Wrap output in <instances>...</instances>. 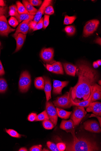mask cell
Returning a JSON list of instances; mask_svg holds the SVG:
<instances>
[{
    "label": "cell",
    "instance_id": "obj_13",
    "mask_svg": "<svg viewBox=\"0 0 101 151\" xmlns=\"http://www.w3.org/2000/svg\"><path fill=\"white\" fill-rule=\"evenodd\" d=\"M69 82L68 81H61L54 79L53 93L55 94H62V89L68 85Z\"/></svg>",
    "mask_w": 101,
    "mask_h": 151
},
{
    "label": "cell",
    "instance_id": "obj_22",
    "mask_svg": "<svg viewBox=\"0 0 101 151\" xmlns=\"http://www.w3.org/2000/svg\"><path fill=\"white\" fill-rule=\"evenodd\" d=\"M93 93L92 87L90 96L87 100L80 103H76L74 102L73 100H72L71 98V101L72 103V105H73V106H81L84 107H87L88 106L90 103L92 102Z\"/></svg>",
    "mask_w": 101,
    "mask_h": 151
},
{
    "label": "cell",
    "instance_id": "obj_45",
    "mask_svg": "<svg viewBox=\"0 0 101 151\" xmlns=\"http://www.w3.org/2000/svg\"><path fill=\"white\" fill-rule=\"evenodd\" d=\"M5 74V72L4 69L3 65L0 60V76L4 75Z\"/></svg>",
    "mask_w": 101,
    "mask_h": 151
},
{
    "label": "cell",
    "instance_id": "obj_51",
    "mask_svg": "<svg viewBox=\"0 0 101 151\" xmlns=\"http://www.w3.org/2000/svg\"><path fill=\"white\" fill-rule=\"evenodd\" d=\"M19 151H27V150L25 147H22L20 149Z\"/></svg>",
    "mask_w": 101,
    "mask_h": 151
},
{
    "label": "cell",
    "instance_id": "obj_28",
    "mask_svg": "<svg viewBox=\"0 0 101 151\" xmlns=\"http://www.w3.org/2000/svg\"><path fill=\"white\" fill-rule=\"evenodd\" d=\"M16 4L18 12L20 14L29 13L27 11L23 4L20 2L19 1L17 2Z\"/></svg>",
    "mask_w": 101,
    "mask_h": 151
},
{
    "label": "cell",
    "instance_id": "obj_48",
    "mask_svg": "<svg viewBox=\"0 0 101 151\" xmlns=\"http://www.w3.org/2000/svg\"><path fill=\"white\" fill-rule=\"evenodd\" d=\"M95 42L100 45L101 44V38L99 37L97 38L95 41Z\"/></svg>",
    "mask_w": 101,
    "mask_h": 151
},
{
    "label": "cell",
    "instance_id": "obj_37",
    "mask_svg": "<svg viewBox=\"0 0 101 151\" xmlns=\"http://www.w3.org/2000/svg\"><path fill=\"white\" fill-rule=\"evenodd\" d=\"M44 13L48 15L53 14L54 13V10L53 6L51 5L47 6L45 10Z\"/></svg>",
    "mask_w": 101,
    "mask_h": 151
},
{
    "label": "cell",
    "instance_id": "obj_52",
    "mask_svg": "<svg viewBox=\"0 0 101 151\" xmlns=\"http://www.w3.org/2000/svg\"><path fill=\"white\" fill-rule=\"evenodd\" d=\"M98 65L100 66L101 65V60H98L96 61Z\"/></svg>",
    "mask_w": 101,
    "mask_h": 151
},
{
    "label": "cell",
    "instance_id": "obj_30",
    "mask_svg": "<svg viewBox=\"0 0 101 151\" xmlns=\"http://www.w3.org/2000/svg\"><path fill=\"white\" fill-rule=\"evenodd\" d=\"M76 16L69 17L67 15L65 16L64 24L65 25H69L73 24L76 19Z\"/></svg>",
    "mask_w": 101,
    "mask_h": 151
},
{
    "label": "cell",
    "instance_id": "obj_40",
    "mask_svg": "<svg viewBox=\"0 0 101 151\" xmlns=\"http://www.w3.org/2000/svg\"><path fill=\"white\" fill-rule=\"evenodd\" d=\"M7 10L8 7H2L0 6V17L4 16L5 15H6Z\"/></svg>",
    "mask_w": 101,
    "mask_h": 151
},
{
    "label": "cell",
    "instance_id": "obj_15",
    "mask_svg": "<svg viewBox=\"0 0 101 151\" xmlns=\"http://www.w3.org/2000/svg\"><path fill=\"white\" fill-rule=\"evenodd\" d=\"M86 111L88 112H92L94 114L98 116H101V103L99 102H91L88 108Z\"/></svg>",
    "mask_w": 101,
    "mask_h": 151
},
{
    "label": "cell",
    "instance_id": "obj_44",
    "mask_svg": "<svg viewBox=\"0 0 101 151\" xmlns=\"http://www.w3.org/2000/svg\"><path fill=\"white\" fill-rule=\"evenodd\" d=\"M37 23L34 21H31L29 24V29L30 31L33 30L35 29Z\"/></svg>",
    "mask_w": 101,
    "mask_h": 151
},
{
    "label": "cell",
    "instance_id": "obj_19",
    "mask_svg": "<svg viewBox=\"0 0 101 151\" xmlns=\"http://www.w3.org/2000/svg\"><path fill=\"white\" fill-rule=\"evenodd\" d=\"M63 66L66 74L71 76H75L76 71L77 67L71 64L64 63Z\"/></svg>",
    "mask_w": 101,
    "mask_h": 151
},
{
    "label": "cell",
    "instance_id": "obj_38",
    "mask_svg": "<svg viewBox=\"0 0 101 151\" xmlns=\"http://www.w3.org/2000/svg\"><path fill=\"white\" fill-rule=\"evenodd\" d=\"M50 16L45 15L44 16V21H43V28L46 29L49 25V23Z\"/></svg>",
    "mask_w": 101,
    "mask_h": 151
},
{
    "label": "cell",
    "instance_id": "obj_18",
    "mask_svg": "<svg viewBox=\"0 0 101 151\" xmlns=\"http://www.w3.org/2000/svg\"><path fill=\"white\" fill-rule=\"evenodd\" d=\"M26 37V35L20 33L14 38L16 41L17 47L14 53L17 52L21 49L24 43Z\"/></svg>",
    "mask_w": 101,
    "mask_h": 151
},
{
    "label": "cell",
    "instance_id": "obj_11",
    "mask_svg": "<svg viewBox=\"0 0 101 151\" xmlns=\"http://www.w3.org/2000/svg\"><path fill=\"white\" fill-rule=\"evenodd\" d=\"M84 129L93 133H100L101 128L98 122L94 120H89L84 123Z\"/></svg>",
    "mask_w": 101,
    "mask_h": 151
},
{
    "label": "cell",
    "instance_id": "obj_29",
    "mask_svg": "<svg viewBox=\"0 0 101 151\" xmlns=\"http://www.w3.org/2000/svg\"><path fill=\"white\" fill-rule=\"evenodd\" d=\"M65 30L67 34L69 36L73 35L75 34L76 32L75 27L73 25L66 26Z\"/></svg>",
    "mask_w": 101,
    "mask_h": 151
},
{
    "label": "cell",
    "instance_id": "obj_5",
    "mask_svg": "<svg viewBox=\"0 0 101 151\" xmlns=\"http://www.w3.org/2000/svg\"><path fill=\"white\" fill-rule=\"evenodd\" d=\"M87 112L85 111L84 107L76 106L74 109L70 119L74 122L75 126L78 125L82 119L85 116Z\"/></svg>",
    "mask_w": 101,
    "mask_h": 151
},
{
    "label": "cell",
    "instance_id": "obj_6",
    "mask_svg": "<svg viewBox=\"0 0 101 151\" xmlns=\"http://www.w3.org/2000/svg\"><path fill=\"white\" fill-rule=\"evenodd\" d=\"M99 24V21L97 19L91 20L86 22L84 27L83 36L86 37L92 35L97 29Z\"/></svg>",
    "mask_w": 101,
    "mask_h": 151
},
{
    "label": "cell",
    "instance_id": "obj_27",
    "mask_svg": "<svg viewBox=\"0 0 101 151\" xmlns=\"http://www.w3.org/2000/svg\"><path fill=\"white\" fill-rule=\"evenodd\" d=\"M8 85L6 80L4 78H0V93H4L7 90Z\"/></svg>",
    "mask_w": 101,
    "mask_h": 151
},
{
    "label": "cell",
    "instance_id": "obj_53",
    "mask_svg": "<svg viewBox=\"0 0 101 151\" xmlns=\"http://www.w3.org/2000/svg\"><path fill=\"white\" fill-rule=\"evenodd\" d=\"M101 81L100 80H99L98 81V84H99V86H100L101 85Z\"/></svg>",
    "mask_w": 101,
    "mask_h": 151
},
{
    "label": "cell",
    "instance_id": "obj_16",
    "mask_svg": "<svg viewBox=\"0 0 101 151\" xmlns=\"http://www.w3.org/2000/svg\"><path fill=\"white\" fill-rule=\"evenodd\" d=\"M45 82L44 90L46 95L47 101L51 99L52 83L50 79L48 77L43 76Z\"/></svg>",
    "mask_w": 101,
    "mask_h": 151
},
{
    "label": "cell",
    "instance_id": "obj_24",
    "mask_svg": "<svg viewBox=\"0 0 101 151\" xmlns=\"http://www.w3.org/2000/svg\"><path fill=\"white\" fill-rule=\"evenodd\" d=\"M35 86L36 88L39 90H44L45 82L44 78L42 77L36 78L34 81Z\"/></svg>",
    "mask_w": 101,
    "mask_h": 151
},
{
    "label": "cell",
    "instance_id": "obj_17",
    "mask_svg": "<svg viewBox=\"0 0 101 151\" xmlns=\"http://www.w3.org/2000/svg\"><path fill=\"white\" fill-rule=\"evenodd\" d=\"M93 95L92 102L101 100V87L97 83L92 86Z\"/></svg>",
    "mask_w": 101,
    "mask_h": 151
},
{
    "label": "cell",
    "instance_id": "obj_14",
    "mask_svg": "<svg viewBox=\"0 0 101 151\" xmlns=\"http://www.w3.org/2000/svg\"><path fill=\"white\" fill-rule=\"evenodd\" d=\"M52 1L51 0H45L36 13L33 21L37 23L38 22L41 18L43 15L44 14L46 8L52 4Z\"/></svg>",
    "mask_w": 101,
    "mask_h": 151
},
{
    "label": "cell",
    "instance_id": "obj_1",
    "mask_svg": "<svg viewBox=\"0 0 101 151\" xmlns=\"http://www.w3.org/2000/svg\"><path fill=\"white\" fill-rule=\"evenodd\" d=\"M76 66L78 81L77 84L71 88V94L72 100L80 103L89 99L92 87L97 81L99 76L98 72L87 62L78 61Z\"/></svg>",
    "mask_w": 101,
    "mask_h": 151
},
{
    "label": "cell",
    "instance_id": "obj_43",
    "mask_svg": "<svg viewBox=\"0 0 101 151\" xmlns=\"http://www.w3.org/2000/svg\"><path fill=\"white\" fill-rule=\"evenodd\" d=\"M42 147L41 145H35L31 147L30 150V151H41Z\"/></svg>",
    "mask_w": 101,
    "mask_h": 151
},
{
    "label": "cell",
    "instance_id": "obj_55",
    "mask_svg": "<svg viewBox=\"0 0 101 151\" xmlns=\"http://www.w3.org/2000/svg\"><path fill=\"white\" fill-rule=\"evenodd\" d=\"M0 53H1V50H0Z\"/></svg>",
    "mask_w": 101,
    "mask_h": 151
},
{
    "label": "cell",
    "instance_id": "obj_26",
    "mask_svg": "<svg viewBox=\"0 0 101 151\" xmlns=\"http://www.w3.org/2000/svg\"><path fill=\"white\" fill-rule=\"evenodd\" d=\"M49 119L46 110L37 115L35 121H45Z\"/></svg>",
    "mask_w": 101,
    "mask_h": 151
},
{
    "label": "cell",
    "instance_id": "obj_42",
    "mask_svg": "<svg viewBox=\"0 0 101 151\" xmlns=\"http://www.w3.org/2000/svg\"><path fill=\"white\" fill-rule=\"evenodd\" d=\"M37 115L36 114L32 113L28 115V119L29 121L33 122L35 121L36 119Z\"/></svg>",
    "mask_w": 101,
    "mask_h": 151
},
{
    "label": "cell",
    "instance_id": "obj_49",
    "mask_svg": "<svg viewBox=\"0 0 101 151\" xmlns=\"http://www.w3.org/2000/svg\"><path fill=\"white\" fill-rule=\"evenodd\" d=\"M6 5V4L3 0H0V6L4 7Z\"/></svg>",
    "mask_w": 101,
    "mask_h": 151
},
{
    "label": "cell",
    "instance_id": "obj_25",
    "mask_svg": "<svg viewBox=\"0 0 101 151\" xmlns=\"http://www.w3.org/2000/svg\"><path fill=\"white\" fill-rule=\"evenodd\" d=\"M23 4L27 11L30 13L36 14L38 10L33 6L28 1L23 0L22 1Z\"/></svg>",
    "mask_w": 101,
    "mask_h": 151
},
{
    "label": "cell",
    "instance_id": "obj_36",
    "mask_svg": "<svg viewBox=\"0 0 101 151\" xmlns=\"http://www.w3.org/2000/svg\"><path fill=\"white\" fill-rule=\"evenodd\" d=\"M48 147L52 151H60L57 145L49 141L47 143Z\"/></svg>",
    "mask_w": 101,
    "mask_h": 151
},
{
    "label": "cell",
    "instance_id": "obj_39",
    "mask_svg": "<svg viewBox=\"0 0 101 151\" xmlns=\"http://www.w3.org/2000/svg\"><path fill=\"white\" fill-rule=\"evenodd\" d=\"M28 1L33 6H39L42 4V1L40 0H30Z\"/></svg>",
    "mask_w": 101,
    "mask_h": 151
},
{
    "label": "cell",
    "instance_id": "obj_8",
    "mask_svg": "<svg viewBox=\"0 0 101 151\" xmlns=\"http://www.w3.org/2000/svg\"><path fill=\"white\" fill-rule=\"evenodd\" d=\"M46 109L49 119L53 123L54 126H56L58 119V115L56 109L51 102L47 101Z\"/></svg>",
    "mask_w": 101,
    "mask_h": 151
},
{
    "label": "cell",
    "instance_id": "obj_54",
    "mask_svg": "<svg viewBox=\"0 0 101 151\" xmlns=\"http://www.w3.org/2000/svg\"><path fill=\"white\" fill-rule=\"evenodd\" d=\"M1 42H0V47H1Z\"/></svg>",
    "mask_w": 101,
    "mask_h": 151
},
{
    "label": "cell",
    "instance_id": "obj_46",
    "mask_svg": "<svg viewBox=\"0 0 101 151\" xmlns=\"http://www.w3.org/2000/svg\"><path fill=\"white\" fill-rule=\"evenodd\" d=\"M92 117H95L97 119H98L99 123H100V125L101 127V118L100 117L98 116L97 115H96L94 114H91L90 116L89 117V118H91Z\"/></svg>",
    "mask_w": 101,
    "mask_h": 151
},
{
    "label": "cell",
    "instance_id": "obj_32",
    "mask_svg": "<svg viewBox=\"0 0 101 151\" xmlns=\"http://www.w3.org/2000/svg\"><path fill=\"white\" fill-rule=\"evenodd\" d=\"M42 125L45 129L48 130L52 129L54 127L52 122L49 120L43 121Z\"/></svg>",
    "mask_w": 101,
    "mask_h": 151
},
{
    "label": "cell",
    "instance_id": "obj_33",
    "mask_svg": "<svg viewBox=\"0 0 101 151\" xmlns=\"http://www.w3.org/2000/svg\"><path fill=\"white\" fill-rule=\"evenodd\" d=\"M7 132L10 136L17 138H20L21 135L18 133L17 131L12 129H5Z\"/></svg>",
    "mask_w": 101,
    "mask_h": 151
},
{
    "label": "cell",
    "instance_id": "obj_34",
    "mask_svg": "<svg viewBox=\"0 0 101 151\" xmlns=\"http://www.w3.org/2000/svg\"><path fill=\"white\" fill-rule=\"evenodd\" d=\"M9 24L13 27H16L19 24V22L15 17H11L8 21Z\"/></svg>",
    "mask_w": 101,
    "mask_h": 151
},
{
    "label": "cell",
    "instance_id": "obj_20",
    "mask_svg": "<svg viewBox=\"0 0 101 151\" xmlns=\"http://www.w3.org/2000/svg\"><path fill=\"white\" fill-rule=\"evenodd\" d=\"M36 14L25 13L23 14H20L18 13V15L15 17L19 23L22 22L26 20L32 21L35 17Z\"/></svg>",
    "mask_w": 101,
    "mask_h": 151
},
{
    "label": "cell",
    "instance_id": "obj_3",
    "mask_svg": "<svg viewBox=\"0 0 101 151\" xmlns=\"http://www.w3.org/2000/svg\"><path fill=\"white\" fill-rule=\"evenodd\" d=\"M71 88L69 92H67L62 96L57 97V99L53 101L54 106L60 108H68L73 106L71 103Z\"/></svg>",
    "mask_w": 101,
    "mask_h": 151
},
{
    "label": "cell",
    "instance_id": "obj_31",
    "mask_svg": "<svg viewBox=\"0 0 101 151\" xmlns=\"http://www.w3.org/2000/svg\"><path fill=\"white\" fill-rule=\"evenodd\" d=\"M9 14L10 16L16 17L19 13L17 6L14 5L9 7Z\"/></svg>",
    "mask_w": 101,
    "mask_h": 151
},
{
    "label": "cell",
    "instance_id": "obj_4",
    "mask_svg": "<svg viewBox=\"0 0 101 151\" xmlns=\"http://www.w3.org/2000/svg\"><path fill=\"white\" fill-rule=\"evenodd\" d=\"M31 83V76L27 71L23 72L20 78L19 86L20 91L23 93L27 92Z\"/></svg>",
    "mask_w": 101,
    "mask_h": 151
},
{
    "label": "cell",
    "instance_id": "obj_50",
    "mask_svg": "<svg viewBox=\"0 0 101 151\" xmlns=\"http://www.w3.org/2000/svg\"><path fill=\"white\" fill-rule=\"evenodd\" d=\"M93 66L94 68H98L99 66L98 65L96 62H94L93 63Z\"/></svg>",
    "mask_w": 101,
    "mask_h": 151
},
{
    "label": "cell",
    "instance_id": "obj_41",
    "mask_svg": "<svg viewBox=\"0 0 101 151\" xmlns=\"http://www.w3.org/2000/svg\"><path fill=\"white\" fill-rule=\"evenodd\" d=\"M57 146L60 151H64L65 150L66 148V145L63 143H57Z\"/></svg>",
    "mask_w": 101,
    "mask_h": 151
},
{
    "label": "cell",
    "instance_id": "obj_23",
    "mask_svg": "<svg viewBox=\"0 0 101 151\" xmlns=\"http://www.w3.org/2000/svg\"><path fill=\"white\" fill-rule=\"evenodd\" d=\"M58 116L62 119H67L72 113V111L68 112L64 110V109L57 107L56 108Z\"/></svg>",
    "mask_w": 101,
    "mask_h": 151
},
{
    "label": "cell",
    "instance_id": "obj_35",
    "mask_svg": "<svg viewBox=\"0 0 101 151\" xmlns=\"http://www.w3.org/2000/svg\"><path fill=\"white\" fill-rule=\"evenodd\" d=\"M43 21H44V18L41 17L37 23L35 29L33 30V32L40 30L43 28Z\"/></svg>",
    "mask_w": 101,
    "mask_h": 151
},
{
    "label": "cell",
    "instance_id": "obj_2",
    "mask_svg": "<svg viewBox=\"0 0 101 151\" xmlns=\"http://www.w3.org/2000/svg\"><path fill=\"white\" fill-rule=\"evenodd\" d=\"M66 151H100V148L96 142L84 138L78 139L66 146Z\"/></svg>",
    "mask_w": 101,
    "mask_h": 151
},
{
    "label": "cell",
    "instance_id": "obj_9",
    "mask_svg": "<svg viewBox=\"0 0 101 151\" xmlns=\"http://www.w3.org/2000/svg\"><path fill=\"white\" fill-rule=\"evenodd\" d=\"M15 30L9 25L5 16L0 17V35L8 37L9 33Z\"/></svg>",
    "mask_w": 101,
    "mask_h": 151
},
{
    "label": "cell",
    "instance_id": "obj_12",
    "mask_svg": "<svg viewBox=\"0 0 101 151\" xmlns=\"http://www.w3.org/2000/svg\"><path fill=\"white\" fill-rule=\"evenodd\" d=\"M31 21L29 20L24 21L20 23L17 27L15 33L12 35V37L15 38L20 33L26 35L29 29V24Z\"/></svg>",
    "mask_w": 101,
    "mask_h": 151
},
{
    "label": "cell",
    "instance_id": "obj_21",
    "mask_svg": "<svg viewBox=\"0 0 101 151\" xmlns=\"http://www.w3.org/2000/svg\"><path fill=\"white\" fill-rule=\"evenodd\" d=\"M51 65L53 67L52 73L56 74H64L63 67L61 62H55Z\"/></svg>",
    "mask_w": 101,
    "mask_h": 151
},
{
    "label": "cell",
    "instance_id": "obj_47",
    "mask_svg": "<svg viewBox=\"0 0 101 151\" xmlns=\"http://www.w3.org/2000/svg\"><path fill=\"white\" fill-rule=\"evenodd\" d=\"M46 67L47 70L50 72H52L53 71V67L51 64H47Z\"/></svg>",
    "mask_w": 101,
    "mask_h": 151
},
{
    "label": "cell",
    "instance_id": "obj_7",
    "mask_svg": "<svg viewBox=\"0 0 101 151\" xmlns=\"http://www.w3.org/2000/svg\"><path fill=\"white\" fill-rule=\"evenodd\" d=\"M54 52L52 48H43L40 54V58L47 64H52L56 62L53 59Z\"/></svg>",
    "mask_w": 101,
    "mask_h": 151
},
{
    "label": "cell",
    "instance_id": "obj_10",
    "mask_svg": "<svg viewBox=\"0 0 101 151\" xmlns=\"http://www.w3.org/2000/svg\"><path fill=\"white\" fill-rule=\"evenodd\" d=\"M75 127L74 122L72 119L68 120H63L61 123L60 128L67 132H70L73 137L74 141H76L78 139L75 135Z\"/></svg>",
    "mask_w": 101,
    "mask_h": 151
}]
</instances>
